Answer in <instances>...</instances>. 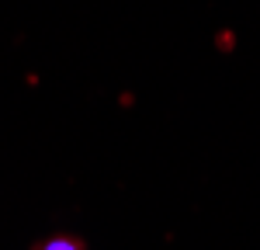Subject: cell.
I'll list each match as a JSON object with an SVG mask.
<instances>
[{
  "instance_id": "6da1fadb",
  "label": "cell",
  "mask_w": 260,
  "mask_h": 250,
  "mask_svg": "<svg viewBox=\"0 0 260 250\" xmlns=\"http://www.w3.org/2000/svg\"><path fill=\"white\" fill-rule=\"evenodd\" d=\"M39 250H83L77 240H70V236H56V240H49V243H42Z\"/></svg>"
}]
</instances>
